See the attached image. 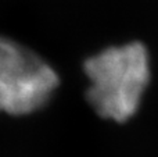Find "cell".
I'll return each mask as SVG.
<instances>
[{
	"label": "cell",
	"instance_id": "cell-1",
	"mask_svg": "<svg viewBox=\"0 0 158 157\" xmlns=\"http://www.w3.org/2000/svg\"><path fill=\"white\" fill-rule=\"evenodd\" d=\"M86 97L103 118L125 122L137 111L150 81L147 50L139 42L108 47L85 61Z\"/></svg>",
	"mask_w": 158,
	"mask_h": 157
},
{
	"label": "cell",
	"instance_id": "cell-2",
	"mask_svg": "<svg viewBox=\"0 0 158 157\" xmlns=\"http://www.w3.org/2000/svg\"><path fill=\"white\" fill-rule=\"evenodd\" d=\"M58 85L56 71L38 54L0 36V111L24 116L40 108Z\"/></svg>",
	"mask_w": 158,
	"mask_h": 157
}]
</instances>
